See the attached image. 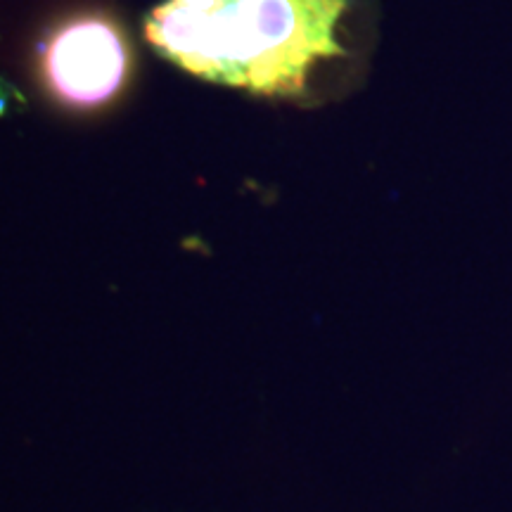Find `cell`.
<instances>
[{
    "label": "cell",
    "mask_w": 512,
    "mask_h": 512,
    "mask_svg": "<svg viewBox=\"0 0 512 512\" xmlns=\"http://www.w3.org/2000/svg\"><path fill=\"white\" fill-rule=\"evenodd\" d=\"M349 0H164L145 38L197 79L256 95H297L337 41Z\"/></svg>",
    "instance_id": "1"
},
{
    "label": "cell",
    "mask_w": 512,
    "mask_h": 512,
    "mask_svg": "<svg viewBox=\"0 0 512 512\" xmlns=\"http://www.w3.org/2000/svg\"><path fill=\"white\" fill-rule=\"evenodd\" d=\"M128 55L114 24L81 17L64 24L50 38L43 72L57 98L76 107L102 105L124 83Z\"/></svg>",
    "instance_id": "2"
}]
</instances>
